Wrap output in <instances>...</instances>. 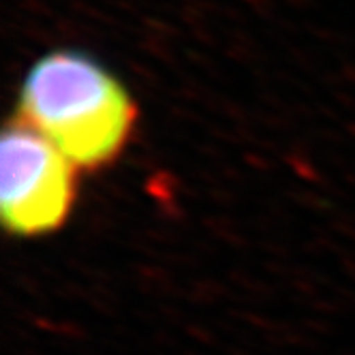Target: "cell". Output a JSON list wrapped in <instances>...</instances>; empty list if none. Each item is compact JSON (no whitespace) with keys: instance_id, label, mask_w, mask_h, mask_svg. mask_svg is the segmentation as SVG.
Instances as JSON below:
<instances>
[{"instance_id":"obj_2","label":"cell","mask_w":355,"mask_h":355,"mask_svg":"<svg viewBox=\"0 0 355 355\" xmlns=\"http://www.w3.org/2000/svg\"><path fill=\"white\" fill-rule=\"evenodd\" d=\"M80 169L39 131L13 116L0 139V218L13 238L56 234L80 195Z\"/></svg>"},{"instance_id":"obj_1","label":"cell","mask_w":355,"mask_h":355,"mask_svg":"<svg viewBox=\"0 0 355 355\" xmlns=\"http://www.w3.org/2000/svg\"><path fill=\"white\" fill-rule=\"evenodd\" d=\"M84 171L112 167L131 146L135 98L103 62L73 47L49 49L24 75L17 112Z\"/></svg>"}]
</instances>
